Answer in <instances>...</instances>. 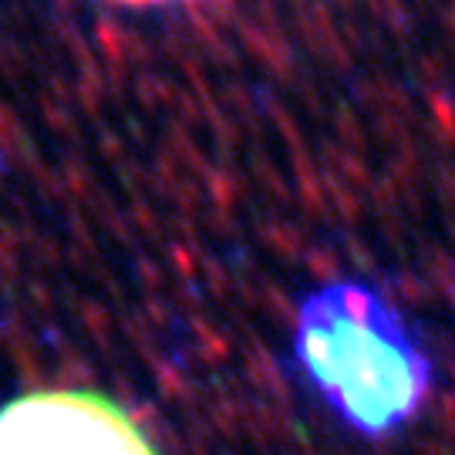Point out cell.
Wrapping results in <instances>:
<instances>
[{"label":"cell","instance_id":"1","mask_svg":"<svg viewBox=\"0 0 455 455\" xmlns=\"http://www.w3.org/2000/svg\"><path fill=\"white\" fill-rule=\"evenodd\" d=\"M297 358L351 432L385 439L432 395V361L402 317L361 283H334L300 310Z\"/></svg>","mask_w":455,"mask_h":455},{"label":"cell","instance_id":"2","mask_svg":"<svg viewBox=\"0 0 455 455\" xmlns=\"http://www.w3.org/2000/svg\"><path fill=\"white\" fill-rule=\"evenodd\" d=\"M0 455H156V449L105 395L48 388L0 408Z\"/></svg>","mask_w":455,"mask_h":455}]
</instances>
